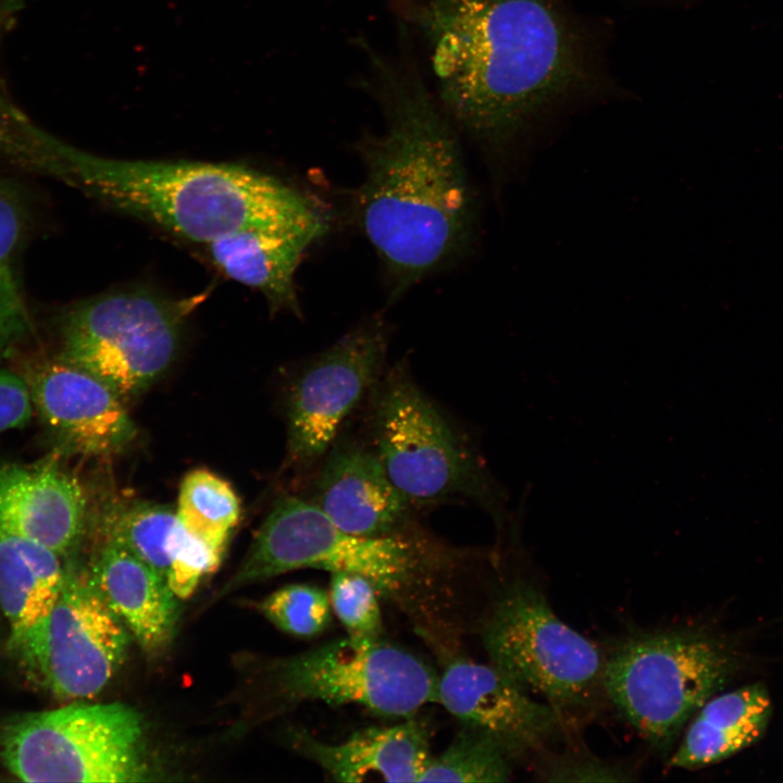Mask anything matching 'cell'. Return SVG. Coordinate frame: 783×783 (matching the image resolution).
Instances as JSON below:
<instances>
[{
  "instance_id": "cell-24",
  "label": "cell",
  "mask_w": 783,
  "mask_h": 783,
  "mask_svg": "<svg viewBox=\"0 0 783 783\" xmlns=\"http://www.w3.org/2000/svg\"><path fill=\"white\" fill-rule=\"evenodd\" d=\"M176 521L172 508L137 501L110 518L108 540L121 545L166 580L170 569L167 542Z\"/></svg>"
},
{
  "instance_id": "cell-1",
  "label": "cell",
  "mask_w": 783,
  "mask_h": 783,
  "mask_svg": "<svg viewBox=\"0 0 783 783\" xmlns=\"http://www.w3.org/2000/svg\"><path fill=\"white\" fill-rule=\"evenodd\" d=\"M412 16L446 111L490 147L585 80L580 44L555 0H418Z\"/></svg>"
},
{
  "instance_id": "cell-30",
  "label": "cell",
  "mask_w": 783,
  "mask_h": 783,
  "mask_svg": "<svg viewBox=\"0 0 783 783\" xmlns=\"http://www.w3.org/2000/svg\"><path fill=\"white\" fill-rule=\"evenodd\" d=\"M624 771L588 757H559L547 762L546 781H627Z\"/></svg>"
},
{
  "instance_id": "cell-2",
  "label": "cell",
  "mask_w": 783,
  "mask_h": 783,
  "mask_svg": "<svg viewBox=\"0 0 783 783\" xmlns=\"http://www.w3.org/2000/svg\"><path fill=\"white\" fill-rule=\"evenodd\" d=\"M377 63L387 123L358 145L365 175L356 211L397 297L462 249L473 199L458 140L433 98L418 78Z\"/></svg>"
},
{
  "instance_id": "cell-20",
  "label": "cell",
  "mask_w": 783,
  "mask_h": 783,
  "mask_svg": "<svg viewBox=\"0 0 783 783\" xmlns=\"http://www.w3.org/2000/svg\"><path fill=\"white\" fill-rule=\"evenodd\" d=\"M772 711L770 694L761 682L714 694L687 723L669 766L697 770L733 757L765 735Z\"/></svg>"
},
{
  "instance_id": "cell-6",
  "label": "cell",
  "mask_w": 783,
  "mask_h": 783,
  "mask_svg": "<svg viewBox=\"0 0 783 783\" xmlns=\"http://www.w3.org/2000/svg\"><path fill=\"white\" fill-rule=\"evenodd\" d=\"M0 760L24 782H141L151 773L141 718L120 703L14 716L0 725Z\"/></svg>"
},
{
  "instance_id": "cell-9",
  "label": "cell",
  "mask_w": 783,
  "mask_h": 783,
  "mask_svg": "<svg viewBox=\"0 0 783 783\" xmlns=\"http://www.w3.org/2000/svg\"><path fill=\"white\" fill-rule=\"evenodd\" d=\"M482 638L494 667L562 716L589 707L605 693L606 655L560 620L525 580L512 581L498 596Z\"/></svg>"
},
{
  "instance_id": "cell-28",
  "label": "cell",
  "mask_w": 783,
  "mask_h": 783,
  "mask_svg": "<svg viewBox=\"0 0 783 783\" xmlns=\"http://www.w3.org/2000/svg\"><path fill=\"white\" fill-rule=\"evenodd\" d=\"M30 331L32 321L14 268H1L0 361L12 355Z\"/></svg>"
},
{
  "instance_id": "cell-10",
  "label": "cell",
  "mask_w": 783,
  "mask_h": 783,
  "mask_svg": "<svg viewBox=\"0 0 783 783\" xmlns=\"http://www.w3.org/2000/svg\"><path fill=\"white\" fill-rule=\"evenodd\" d=\"M9 644L36 685L61 699H80L109 683L125 659L129 637L89 572L69 564L51 610Z\"/></svg>"
},
{
  "instance_id": "cell-27",
  "label": "cell",
  "mask_w": 783,
  "mask_h": 783,
  "mask_svg": "<svg viewBox=\"0 0 783 783\" xmlns=\"http://www.w3.org/2000/svg\"><path fill=\"white\" fill-rule=\"evenodd\" d=\"M166 582L177 598H188L201 579L220 564L223 551L189 532L177 519L167 542Z\"/></svg>"
},
{
  "instance_id": "cell-21",
  "label": "cell",
  "mask_w": 783,
  "mask_h": 783,
  "mask_svg": "<svg viewBox=\"0 0 783 783\" xmlns=\"http://www.w3.org/2000/svg\"><path fill=\"white\" fill-rule=\"evenodd\" d=\"M65 566L49 548L0 529V607L15 636L53 607Z\"/></svg>"
},
{
  "instance_id": "cell-19",
  "label": "cell",
  "mask_w": 783,
  "mask_h": 783,
  "mask_svg": "<svg viewBox=\"0 0 783 783\" xmlns=\"http://www.w3.org/2000/svg\"><path fill=\"white\" fill-rule=\"evenodd\" d=\"M324 233L314 227L248 228L219 238L206 249L225 276L260 291L271 306L298 313L295 273L304 251Z\"/></svg>"
},
{
  "instance_id": "cell-14",
  "label": "cell",
  "mask_w": 783,
  "mask_h": 783,
  "mask_svg": "<svg viewBox=\"0 0 783 783\" xmlns=\"http://www.w3.org/2000/svg\"><path fill=\"white\" fill-rule=\"evenodd\" d=\"M437 704L463 725L497 739L514 758L544 748L561 731L563 716L539 703L492 663L457 659L438 676Z\"/></svg>"
},
{
  "instance_id": "cell-3",
  "label": "cell",
  "mask_w": 783,
  "mask_h": 783,
  "mask_svg": "<svg viewBox=\"0 0 783 783\" xmlns=\"http://www.w3.org/2000/svg\"><path fill=\"white\" fill-rule=\"evenodd\" d=\"M51 157L61 176L107 204L204 246L248 228L326 231L300 191L244 165L110 159L58 141Z\"/></svg>"
},
{
  "instance_id": "cell-16",
  "label": "cell",
  "mask_w": 783,
  "mask_h": 783,
  "mask_svg": "<svg viewBox=\"0 0 783 783\" xmlns=\"http://www.w3.org/2000/svg\"><path fill=\"white\" fill-rule=\"evenodd\" d=\"M85 524L83 488L54 456L0 465V529L63 557L77 546Z\"/></svg>"
},
{
  "instance_id": "cell-29",
  "label": "cell",
  "mask_w": 783,
  "mask_h": 783,
  "mask_svg": "<svg viewBox=\"0 0 783 783\" xmlns=\"http://www.w3.org/2000/svg\"><path fill=\"white\" fill-rule=\"evenodd\" d=\"M27 223V209L21 194L9 182L0 178V269L14 268Z\"/></svg>"
},
{
  "instance_id": "cell-12",
  "label": "cell",
  "mask_w": 783,
  "mask_h": 783,
  "mask_svg": "<svg viewBox=\"0 0 783 783\" xmlns=\"http://www.w3.org/2000/svg\"><path fill=\"white\" fill-rule=\"evenodd\" d=\"M388 333L382 321L363 323L319 353L291 388L287 448L291 463L322 460L346 419L384 373Z\"/></svg>"
},
{
  "instance_id": "cell-4",
  "label": "cell",
  "mask_w": 783,
  "mask_h": 783,
  "mask_svg": "<svg viewBox=\"0 0 783 783\" xmlns=\"http://www.w3.org/2000/svg\"><path fill=\"white\" fill-rule=\"evenodd\" d=\"M366 443L398 490L417 508L472 504L505 521L506 493L469 437L402 363L369 394Z\"/></svg>"
},
{
  "instance_id": "cell-18",
  "label": "cell",
  "mask_w": 783,
  "mask_h": 783,
  "mask_svg": "<svg viewBox=\"0 0 783 783\" xmlns=\"http://www.w3.org/2000/svg\"><path fill=\"white\" fill-rule=\"evenodd\" d=\"M89 576L144 651L162 652L173 637L177 620V597L166 580L112 540L105 542Z\"/></svg>"
},
{
  "instance_id": "cell-8",
  "label": "cell",
  "mask_w": 783,
  "mask_h": 783,
  "mask_svg": "<svg viewBox=\"0 0 783 783\" xmlns=\"http://www.w3.org/2000/svg\"><path fill=\"white\" fill-rule=\"evenodd\" d=\"M307 568L360 574L378 593L395 595L418 583L424 563L410 535L351 534L309 499L286 495L273 506L222 593Z\"/></svg>"
},
{
  "instance_id": "cell-25",
  "label": "cell",
  "mask_w": 783,
  "mask_h": 783,
  "mask_svg": "<svg viewBox=\"0 0 783 783\" xmlns=\"http://www.w3.org/2000/svg\"><path fill=\"white\" fill-rule=\"evenodd\" d=\"M260 610L281 631L303 638L321 634L332 620L330 596L308 584L276 589L263 599Z\"/></svg>"
},
{
  "instance_id": "cell-22",
  "label": "cell",
  "mask_w": 783,
  "mask_h": 783,
  "mask_svg": "<svg viewBox=\"0 0 783 783\" xmlns=\"http://www.w3.org/2000/svg\"><path fill=\"white\" fill-rule=\"evenodd\" d=\"M176 515L189 532L224 551L239 520L240 505L226 481L199 469L182 482Z\"/></svg>"
},
{
  "instance_id": "cell-23",
  "label": "cell",
  "mask_w": 783,
  "mask_h": 783,
  "mask_svg": "<svg viewBox=\"0 0 783 783\" xmlns=\"http://www.w3.org/2000/svg\"><path fill=\"white\" fill-rule=\"evenodd\" d=\"M512 760L492 735L464 725L440 755L431 757L420 782H505Z\"/></svg>"
},
{
  "instance_id": "cell-26",
  "label": "cell",
  "mask_w": 783,
  "mask_h": 783,
  "mask_svg": "<svg viewBox=\"0 0 783 783\" xmlns=\"http://www.w3.org/2000/svg\"><path fill=\"white\" fill-rule=\"evenodd\" d=\"M378 591L365 576L355 573H331L330 600L351 637L378 639L383 631Z\"/></svg>"
},
{
  "instance_id": "cell-13",
  "label": "cell",
  "mask_w": 783,
  "mask_h": 783,
  "mask_svg": "<svg viewBox=\"0 0 783 783\" xmlns=\"http://www.w3.org/2000/svg\"><path fill=\"white\" fill-rule=\"evenodd\" d=\"M18 375L33 409L64 449L107 456L134 438L136 428L122 399L89 372L55 357L25 361Z\"/></svg>"
},
{
  "instance_id": "cell-11",
  "label": "cell",
  "mask_w": 783,
  "mask_h": 783,
  "mask_svg": "<svg viewBox=\"0 0 783 783\" xmlns=\"http://www.w3.org/2000/svg\"><path fill=\"white\" fill-rule=\"evenodd\" d=\"M273 679L290 701L356 705L390 718L437 703L438 675L415 655L378 639L347 636L276 661Z\"/></svg>"
},
{
  "instance_id": "cell-17",
  "label": "cell",
  "mask_w": 783,
  "mask_h": 783,
  "mask_svg": "<svg viewBox=\"0 0 783 783\" xmlns=\"http://www.w3.org/2000/svg\"><path fill=\"white\" fill-rule=\"evenodd\" d=\"M294 747L337 782H420L431 759L428 732L413 717L389 726L359 730L339 743L294 732Z\"/></svg>"
},
{
  "instance_id": "cell-7",
  "label": "cell",
  "mask_w": 783,
  "mask_h": 783,
  "mask_svg": "<svg viewBox=\"0 0 783 783\" xmlns=\"http://www.w3.org/2000/svg\"><path fill=\"white\" fill-rule=\"evenodd\" d=\"M198 301L140 288L88 298L64 313L58 357L98 377L121 399L136 396L173 362L183 322Z\"/></svg>"
},
{
  "instance_id": "cell-5",
  "label": "cell",
  "mask_w": 783,
  "mask_h": 783,
  "mask_svg": "<svg viewBox=\"0 0 783 783\" xmlns=\"http://www.w3.org/2000/svg\"><path fill=\"white\" fill-rule=\"evenodd\" d=\"M737 635L687 625L624 638L606 655L604 691L654 748H672L696 711L747 668Z\"/></svg>"
},
{
  "instance_id": "cell-31",
  "label": "cell",
  "mask_w": 783,
  "mask_h": 783,
  "mask_svg": "<svg viewBox=\"0 0 783 783\" xmlns=\"http://www.w3.org/2000/svg\"><path fill=\"white\" fill-rule=\"evenodd\" d=\"M33 406L23 378L0 369V433L27 424Z\"/></svg>"
},
{
  "instance_id": "cell-15",
  "label": "cell",
  "mask_w": 783,
  "mask_h": 783,
  "mask_svg": "<svg viewBox=\"0 0 783 783\" xmlns=\"http://www.w3.org/2000/svg\"><path fill=\"white\" fill-rule=\"evenodd\" d=\"M308 499L339 529L362 536L409 535L415 509L366 440L339 435L322 458Z\"/></svg>"
}]
</instances>
